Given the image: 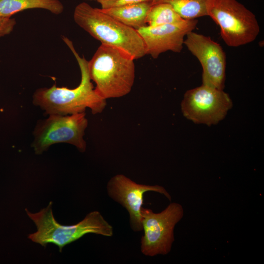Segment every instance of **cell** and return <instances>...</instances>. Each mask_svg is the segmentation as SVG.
Segmentation results:
<instances>
[{
	"instance_id": "1",
	"label": "cell",
	"mask_w": 264,
	"mask_h": 264,
	"mask_svg": "<svg viewBox=\"0 0 264 264\" xmlns=\"http://www.w3.org/2000/svg\"><path fill=\"white\" fill-rule=\"evenodd\" d=\"M63 40L78 63L81 74L80 83L72 89L58 87L56 85L49 88H38L33 93V104L48 115L82 113L87 108L93 114L101 113L106 106V100L101 98L94 89L89 74L88 61L79 56L70 40L65 37Z\"/></svg>"
},
{
	"instance_id": "2",
	"label": "cell",
	"mask_w": 264,
	"mask_h": 264,
	"mask_svg": "<svg viewBox=\"0 0 264 264\" xmlns=\"http://www.w3.org/2000/svg\"><path fill=\"white\" fill-rule=\"evenodd\" d=\"M134 59L114 47L101 44L88 61L94 89L103 99L119 98L131 91L135 79Z\"/></svg>"
},
{
	"instance_id": "3",
	"label": "cell",
	"mask_w": 264,
	"mask_h": 264,
	"mask_svg": "<svg viewBox=\"0 0 264 264\" xmlns=\"http://www.w3.org/2000/svg\"><path fill=\"white\" fill-rule=\"evenodd\" d=\"M75 22L101 44L117 48L134 60L146 55L144 42L137 30L83 2L74 10Z\"/></svg>"
},
{
	"instance_id": "4",
	"label": "cell",
	"mask_w": 264,
	"mask_h": 264,
	"mask_svg": "<svg viewBox=\"0 0 264 264\" xmlns=\"http://www.w3.org/2000/svg\"><path fill=\"white\" fill-rule=\"evenodd\" d=\"M52 202L36 213L25 211L35 223L37 231L30 234L28 238L32 242L45 247L48 243L58 246L59 251L63 248L88 233H94L105 237L113 235V227L97 211L88 214L78 223L71 225H63L55 219L52 210Z\"/></svg>"
},
{
	"instance_id": "5",
	"label": "cell",
	"mask_w": 264,
	"mask_h": 264,
	"mask_svg": "<svg viewBox=\"0 0 264 264\" xmlns=\"http://www.w3.org/2000/svg\"><path fill=\"white\" fill-rule=\"evenodd\" d=\"M207 14L219 25L222 39L229 46L250 43L259 34L255 15L237 0H208Z\"/></svg>"
},
{
	"instance_id": "6",
	"label": "cell",
	"mask_w": 264,
	"mask_h": 264,
	"mask_svg": "<svg viewBox=\"0 0 264 264\" xmlns=\"http://www.w3.org/2000/svg\"><path fill=\"white\" fill-rule=\"evenodd\" d=\"M49 115L39 121L34 130L32 147L35 154H42L51 145L60 143L73 145L81 152H84L86 142L84 136L88 126L85 112Z\"/></svg>"
},
{
	"instance_id": "7",
	"label": "cell",
	"mask_w": 264,
	"mask_h": 264,
	"mask_svg": "<svg viewBox=\"0 0 264 264\" xmlns=\"http://www.w3.org/2000/svg\"><path fill=\"white\" fill-rule=\"evenodd\" d=\"M141 213L144 232L141 239V253L150 257L168 254L174 241L175 227L184 215L182 206L172 202L158 213L142 207Z\"/></svg>"
},
{
	"instance_id": "8",
	"label": "cell",
	"mask_w": 264,
	"mask_h": 264,
	"mask_svg": "<svg viewBox=\"0 0 264 264\" xmlns=\"http://www.w3.org/2000/svg\"><path fill=\"white\" fill-rule=\"evenodd\" d=\"M232 106L230 96L223 90L202 84L185 93L181 109L187 119L210 126L224 119Z\"/></svg>"
},
{
	"instance_id": "9",
	"label": "cell",
	"mask_w": 264,
	"mask_h": 264,
	"mask_svg": "<svg viewBox=\"0 0 264 264\" xmlns=\"http://www.w3.org/2000/svg\"><path fill=\"white\" fill-rule=\"evenodd\" d=\"M184 44L202 67V85L223 90L226 55L222 47L210 37L193 31L185 37Z\"/></svg>"
},
{
	"instance_id": "10",
	"label": "cell",
	"mask_w": 264,
	"mask_h": 264,
	"mask_svg": "<svg viewBox=\"0 0 264 264\" xmlns=\"http://www.w3.org/2000/svg\"><path fill=\"white\" fill-rule=\"evenodd\" d=\"M107 191L111 198L127 210L131 228L134 232L142 231L141 211L145 193L157 192L171 200V196L164 187L137 183L122 174L116 175L109 180Z\"/></svg>"
},
{
	"instance_id": "11",
	"label": "cell",
	"mask_w": 264,
	"mask_h": 264,
	"mask_svg": "<svg viewBox=\"0 0 264 264\" xmlns=\"http://www.w3.org/2000/svg\"><path fill=\"white\" fill-rule=\"evenodd\" d=\"M197 19L185 20L177 24L158 26L146 25L137 29L144 42L146 54L156 59L167 51L180 53L187 34L194 30Z\"/></svg>"
},
{
	"instance_id": "12",
	"label": "cell",
	"mask_w": 264,
	"mask_h": 264,
	"mask_svg": "<svg viewBox=\"0 0 264 264\" xmlns=\"http://www.w3.org/2000/svg\"><path fill=\"white\" fill-rule=\"evenodd\" d=\"M151 6L150 2H143L100 9L123 24L137 29L147 25L146 18Z\"/></svg>"
},
{
	"instance_id": "13",
	"label": "cell",
	"mask_w": 264,
	"mask_h": 264,
	"mask_svg": "<svg viewBox=\"0 0 264 264\" xmlns=\"http://www.w3.org/2000/svg\"><path fill=\"white\" fill-rule=\"evenodd\" d=\"M33 8H41L59 15L64 10L60 0H0V16L11 17L17 12Z\"/></svg>"
},
{
	"instance_id": "14",
	"label": "cell",
	"mask_w": 264,
	"mask_h": 264,
	"mask_svg": "<svg viewBox=\"0 0 264 264\" xmlns=\"http://www.w3.org/2000/svg\"><path fill=\"white\" fill-rule=\"evenodd\" d=\"M208 0H152L151 4L166 3L170 4L183 19L194 20L207 16Z\"/></svg>"
},
{
	"instance_id": "15",
	"label": "cell",
	"mask_w": 264,
	"mask_h": 264,
	"mask_svg": "<svg viewBox=\"0 0 264 264\" xmlns=\"http://www.w3.org/2000/svg\"><path fill=\"white\" fill-rule=\"evenodd\" d=\"M185 20L182 18L169 4L158 3L151 5L146 18L149 26L177 24Z\"/></svg>"
},
{
	"instance_id": "16",
	"label": "cell",
	"mask_w": 264,
	"mask_h": 264,
	"mask_svg": "<svg viewBox=\"0 0 264 264\" xmlns=\"http://www.w3.org/2000/svg\"><path fill=\"white\" fill-rule=\"evenodd\" d=\"M101 6L102 9L120 7L128 5L143 2H150L152 0H96Z\"/></svg>"
},
{
	"instance_id": "17",
	"label": "cell",
	"mask_w": 264,
	"mask_h": 264,
	"mask_svg": "<svg viewBox=\"0 0 264 264\" xmlns=\"http://www.w3.org/2000/svg\"><path fill=\"white\" fill-rule=\"evenodd\" d=\"M16 24L15 19L0 16V37L9 34Z\"/></svg>"
}]
</instances>
